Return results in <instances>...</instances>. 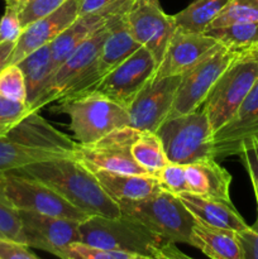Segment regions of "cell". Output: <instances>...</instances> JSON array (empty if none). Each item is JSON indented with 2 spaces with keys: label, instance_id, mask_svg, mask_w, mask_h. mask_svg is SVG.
Returning <instances> with one entry per match:
<instances>
[{
  "label": "cell",
  "instance_id": "6da1fadb",
  "mask_svg": "<svg viewBox=\"0 0 258 259\" xmlns=\"http://www.w3.org/2000/svg\"><path fill=\"white\" fill-rule=\"evenodd\" d=\"M12 172L43 182L89 217L121 215L119 205L104 191L93 172L73 156L37 162Z\"/></svg>",
  "mask_w": 258,
  "mask_h": 259
},
{
  "label": "cell",
  "instance_id": "7a4b0ae2",
  "mask_svg": "<svg viewBox=\"0 0 258 259\" xmlns=\"http://www.w3.org/2000/svg\"><path fill=\"white\" fill-rule=\"evenodd\" d=\"M56 111L70 118L76 143L89 144L123 126H131L128 109L96 93H81L61 99Z\"/></svg>",
  "mask_w": 258,
  "mask_h": 259
},
{
  "label": "cell",
  "instance_id": "3957f363",
  "mask_svg": "<svg viewBox=\"0 0 258 259\" xmlns=\"http://www.w3.org/2000/svg\"><path fill=\"white\" fill-rule=\"evenodd\" d=\"M121 214L158 235L164 243H185L192 247L195 218L177 195L163 191L141 201H120Z\"/></svg>",
  "mask_w": 258,
  "mask_h": 259
},
{
  "label": "cell",
  "instance_id": "277c9868",
  "mask_svg": "<svg viewBox=\"0 0 258 259\" xmlns=\"http://www.w3.org/2000/svg\"><path fill=\"white\" fill-rule=\"evenodd\" d=\"M80 243L103 249L156 257L163 240L141 223L121 214L118 218L93 215L78 225Z\"/></svg>",
  "mask_w": 258,
  "mask_h": 259
},
{
  "label": "cell",
  "instance_id": "5b68a950",
  "mask_svg": "<svg viewBox=\"0 0 258 259\" xmlns=\"http://www.w3.org/2000/svg\"><path fill=\"white\" fill-rule=\"evenodd\" d=\"M171 163L189 164L214 157V132L204 109L168 118L156 132Z\"/></svg>",
  "mask_w": 258,
  "mask_h": 259
},
{
  "label": "cell",
  "instance_id": "8992f818",
  "mask_svg": "<svg viewBox=\"0 0 258 259\" xmlns=\"http://www.w3.org/2000/svg\"><path fill=\"white\" fill-rule=\"evenodd\" d=\"M257 81L258 60L248 53L239 56L220 76L202 104L214 133L232 120Z\"/></svg>",
  "mask_w": 258,
  "mask_h": 259
},
{
  "label": "cell",
  "instance_id": "52a82bcc",
  "mask_svg": "<svg viewBox=\"0 0 258 259\" xmlns=\"http://www.w3.org/2000/svg\"><path fill=\"white\" fill-rule=\"evenodd\" d=\"M0 200L13 209L83 222L89 215L43 182L14 172L0 174Z\"/></svg>",
  "mask_w": 258,
  "mask_h": 259
},
{
  "label": "cell",
  "instance_id": "ba28073f",
  "mask_svg": "<svg viewBox=\"0 0 258 259\" xmlns=\"http://www.w3.org/2000/svg\"><path fill=\"white\" fill-rule=\"evenodd\" d=\"M114 19L106 23L95 34L91 35L83 43H81L76 48L75 52L55 71L46 88L43 89L42 93L38 95V98L30 106L32 113H38V110L45 108L48 104L60 101L61 99L76 93L80 89V86L82 85L86 77L90 75L96 61H98L100 51L109 32H110L111 23Z\"/></svg>",
  "mask_w": 258,
  "mask_h": 259
},
{
  "label": "cell",
  "instance_id": "9c48e42d",
  "mask_svg": "<svg viewBox=\"0 0 258 259\" xmlns=\"http://www.w3.org/2000/svg\"><path fill=\"white\" fill-rule=\"evenodd\" d=\"M242 55L218 45L195 67L181 76L168 118L185 115L200 109L220 76ZM167 118V119H168Z\"/></svg>",
  "mask_w": 258,
  "mask_h": 259
},
{
  "label": "cell",
  "instance_id": "30bf717a",
  "mask_svg": "<svg viewBox=\"0 0 258 259\" xmlns=\"http://www.w3.org/2000/svg\"><path fill=\"white\" fill-rule=\"evenodd\" d=\"M139 132L123 126L89 144H76L73 157L90 169L131 175H149L134 161L132 146Z\"/></svg>",
  "mask_w": 258,
  "mask_h": 259
},
{
  "label": "cell",
  "instance_id": "8fae6325",
  "mask_svg": "<svg viewBox=\"0 0 258 259\" xmlns=\"http://www.w3.org/2000/svg\"><path fill=\"white\" fill-rule=\"evenodd\" d=\"M125 22L134 39L151 52L157 67L176 30L172 15H167L158 0H132Z\"/></svg>",
  "mask_w": 258,
  "mask_h": 259
},
{
  "label": "cell",
  "instance_id": "7c38bea8",
  "mask_svg": "<svg viewBox=\"0 0 258 259\" xmlns=\"http://www.w3.org/2000/svg\"><path fill=\"white\" fill-rule=\"evenodd\" d=\"M156 71L157 63L153 56L141 47L89 91L106 96L128 108L139 91L154 77Z\"/></svg>",
  "mask_w": 258,
  "mask_h": 259
},
{
  "label": "cell",
  "instance_id": "4fadbf2b",
  "mask_svg": "<svg viewBox=\"0 0 258 259\" xmlns=\"http://www.w3.org/2000/svg\"><path fill=\"white\" fill-rule=\"evenodd\" d=\"M22 220L25 245L29 248L45 250L56 257L65 259L68 247L80 242L78 225L81 222L51 217L35 211H23Z\"/></svg>",
  "mask_w": 258,
  "mask_h": 259
},
{
  "label": "cell",
  "instance_id": "5bb4252c",
  "mask_svg": "<svg viewBox=\"0 0 258 259\" xmlns=\"http://www.w3.org/2000/svg\"><path fill=\"white\" fill-rule=\"evenodd\" d=\"M181 76L153 77L129 104L128 114L132 128L156 133L168 118Z\"/></svg>",
  "mask_w": 258,
  "mask_h": 259
},
{
  "label": "cell",
  "instance_id": "9a60e30c",
  "mask_svg": "<svg viewBox=\"0 0 258 259\" xmlns=\"http://www.w3.org/2000/svg\"><path fill=\"white\" fill-rule=\"evenodd\" d=\"M131 3L132 0H114L113 3L96 12L80 15L65 32L61 33L50 45L53 73L75 52V50L81 43L95 34L111 19L125 13L131 7Z\"/></svg>",
  "mask_w": 258,
  "mask_h": 259
},
{
  "label": "cell",
  "instance_id": "2e32d148",
  "mask_svg": "<svg viewBox=\"0 0 258 259\" xmlns=\"http://www.w3.org/2000/svg\"><path fill=\"white\" fill-rule=\"evenodd\" d=\"M80 0H67L57 10L35 20L23 29L9 60V65H17L29 53L43 46L51 45L78 18Z\"/></svg>",
  "mask_w": 258,
  "mask_h": 259
},
{
  "label": "cell",
  "instance_id": "e0dca14e",
  "mask_svg": "<svg viewBox=\"0 0 258 259\" xmlns=\"http://www.w3.org/2000/svg\"><path fill=\"white\" fill-rule=\"evenodd\" d=\"M258 139V81L229 123L214 133V157L238 156L245 143Z\"/></svg>",
  "mask_w": 258,
  "mask_h": 259
},
{
  "label": "cell",
  "instance_id": "ac0fdd59",
  "mask_svg": "<svg viewBox=\"0 0 258 259\" xmlns=\"http://www.w3.org/2000/svg\"><path fill=\"white\" fill-rule=\"evenodd\" d=\"M219 43L206 34L175 30L154 77L182 76L204 60Z\"/></svg>",
  "mask_w": 258,
  "mask_h": 259
},
{
  "label": "cell",
  "instance_id": "d6986e66",
  "mask_svg": "<svg viewBox=\"0 0 258 259\" xmlns=\"http://www.w3.org/2000/svg\"><path fill=\"white\" fill-rule=\"evenodd\" d=\"M125 13L116 17L111 23L110 32L104 42L98 61H96L90 76L86 78L82 90L80 93L91 90L109 72H111L114 68L118 67L121 62H124L126 58L131 57L137 50L142 47L129 32L125 17H124Z\"/></svg>",
  "mask_w": 258,
  "mask_h": 259
},
{
  "label": "cell",
  "instance_id": "ffe728a7",
  "mask_svg": "<svg viewBox=\"0 0 258 259\" xmlns=\"http://www.w3.org/2000/svg\"><path fill=\"white\" fill-rule=\"evenodd\" d=\"M90 169V168H89ZM104 191L115 202L141 201L162 191L154 175H131L119 172L90 169Z\"/></svg>",
  "mask_w": 258,
  "mask_h": 259
},
{
  "label": "cell",
  "instance_id": "44dd1931",
  "mask_svg": "<svg viewBox=\"0 0 258 259\" xmlns=\"http://www.w3.org/2000/svg\"><path fill=\"white\" fill-rule=\"evenodd\" d=\"M179 197L195 219L209 227L233 230L235 233L243 232L249 227L232 202L200 196L191 192H182Z\"/></svg>",
  "mask_w": 258,
  "mask_h": 259
},
{
  "label": "cell",
  "instance_id": "7402d4cb",
  "mask_svg": "<svg viewBox=\"0 0 258 259\" xmlns=\"http://www.w3.org/2000/svg\"><path fill=\"white\" fill-rule=\"evenodd\" d=\"M185 174L187 192L232 202L229 194L232 175L220 166L215 158L185 164Z\"/></svg>",
  "mask_w": 258,
  "mask_h": 259
},
{
  "label": "cell",
  "instance_id": "603a6c76",
  "mask_svg": "<svg viewBox=\"0 0 258 259\" xmlns=\"http://www.w3.org/2000/svg\"><path fill=\"white\" fill-rule=\"evenodd\" d=\"M192 247L209 259H244L238 233L209 227L196 219L192 228Z\"/></svg>",
  "mask_w": 258,
  "mask_h": 259
},
{
  "label": "cell",
  "instance_id": "cb8c5ba5",
  "mask_svg": "<svg viewBox=\"0 0 258 259\" xmlns=\"http://www.w3.org/2000/svg\"><path fill=\"white\" fill-rule=\"evenodd\" d=\"M72 156L71 152L34 146L8 136L0 138V174L17 171L37 162Z\"/></svg>",
  "mask_w": 258,
  "mask_h": 259
},
{
  "label": "cell",
  "instance_id": "d4e9b609",
  "mask_svg": "<svg viewBox=\"0 0 258 259\" xmlns=\"http://www.w3.org/2000/svg\"><path fill=\"white\" fill-rule=\"evenodd\" d=\"M17 65L24 75L27 86V104L30 108L53 75L50 45L33 51Z\"/></svg>",
  "mask_w": 258,
  "mask_h": 259
},
{
  "label": "cell",
  "instance_id": "484cf974",
  "mask_svg": "<svg viewBox=\"0 0 258 259\" xmlns=\"http://www.w3.org/2000/svg\"><path fill=\"white\" fill-rule=\"evenodd\" d=\"M229 0H194L184 10L172 15L176 29L204 34Z\"/></svg>",
  "mask_w": 258,
  "mask_h": 259
},
{
  "label": "cell",
  "instance_id": "4316f807",
  "mask_svg": "<svg viewBox=\"0 0 258 259\" xmlns=\"http://www.w3.org/2000/svg\"><path fill=\"white\" fill-rule=\"evenodd\" d=\"M204 34L214 38L219 45L238 55L250 52L258 46V22L237 23L207 29Z\"/></svg>",
  "mask_w": 258,
  "mask_h": 259
},
{
  "label": "cell",
  "instance_id": "83f0119b",
  "mask_svg": "<svg viewBox=\"0 0 258 259\" xmlns=\"http://www.w3.org/2000/svg\"><path fill=\"white\" fill-rule=\"evenodd\" d=\"M133 158L147 174L156 176L162 168L169 163L164 153L163 146L157 133L139 132L132 146Z\"/></svg>",
  "mask_w": 258,
  "mask_h": 259
},
{
  "label": "cell",
  "instance_id": "f1b7e54d",
  "mask_svg": "<svg viewBox=\"0 0 258 259\" xmlns=\"http://www.w3.org/2000/svg\"><path fill=\"white\" fill-rule=\"evenodd\" d=\"M254 22H258V0H229L210 24L209 29Z\"/></svg>",
  "mask_w": 258,
  "mask_h": 259
},
{
  "label": "cell",
  "instance_id": "f546056e",
  "mask_svg": "<svg viewBox=\"0 0 258 259\" xmlns=\"http://www.w3.org/2000/svg\"><path fill=\"white\" fill-rule=\"evenodd\" d=\"M0 95L10 100L27 104L24 75L18 65L7 66L0 72Z\"/></svg>",
  "mask_w": 258,
  "mask_h": 259
},
{
  "label": "cell",
  "instance_id": "4dcf8cb0",
  "mask_svg": "<svg viewBox=\"0 0 258 259\" xmlns=\"http://www.w3.org/2000/svg\"><path fill=\"white\" fill-rule=\"evenodd\" d=\"M28 104L10 100L0 95V138L7 137L29 114Z\"/></svg>",
  "mask_w": 258,
  "mask_h": 259
},
{
  "label": "cell",
  "instance_id": "1f68e13d",
  "mask_svg": "<svg viewBox=\"0 0 258 259\" xmlns=\"http://www.w3.org/2000/svg\"><path fill=\"white\" fill-rule=\"evenodd\" d=\"M143 255L134 253L120 252V250L103 249L86 245L83 243H73L68 247L65 259H146Z\"/></svg>",
  "mask_w": 258,
  "mask_h": 259
},
{
  "label": "cell",
  "instance_id": "d6a6232c",
  "mask_svg": "<svg viewBox=\"0 0 258 259\" xmlns=\"http://www.w3.org/2000/svg\"><path fill=\"white\" fill-rule=\"evenodd\" d=\"M0 238L25 244L19 212L2 200H0Z\"/></svg>",
  "mask_w": 258,
  "mask_h": 259
},
{
  "label": "cell",
  "instance_id": "836d02e7",
  "mask_svg": "<svg viewBox=\"0 0 258 259\" xmlns=\"http://www.w3.org/2000/svg\"><path fill=\"white\" fill-rule=\"evenodd\" d=\"M156 176L159 182V186L163 191L177 195V196L182 192H187L186 174H185L184 164L171 163L169 162Z\"/></svg>",
  "mask_w": 258,
  "mask_h": 259
},
{
  "label": "cell",
  "instance_id": "e575fe53",
  "mask_svg": "<svg viewBox=\"0 0 258 259\" xmlns=\"http://www.w3.org/2000/svg\"><path fill=\"white\" fill-rule=\"evenodd\" d=\"M66 2L67 0H29L18 12L22 27H28L35 20L51 14Z\"/></svg>",
  "mask_w": 258,
  "mask_h": 259
},
{
  "label": "cell",
  "instance_id": "d590c367",
  "mask_svg": "<svg viewBox=\"0 0 258 259\" xmlns=\"http://www.w3.org/2000/svg\"><path fill=\"white\" fill-rule=\"evenodd\" d=\"M24 28L20 23L18 10L7 7L3 17L0 18V40L2 42H15L19 39Z\"/></svg>",
  "mask_w": 258,
  "mask_h": 259
},
{
  "label": "cell",
  "instance_id": "8d00e7d4",
  "mask_svg": "<svg viewBox=\"0 0 258 259\" xmlns=\"http://www.w3.org/2000/svg\"><path fill=\"white\" fill-rule=\"evenodd\" d=\"M238 156L242 158L243 163L247 168L252 186L258 190V142L250 141L245 143Z\"/></svg>",
  "mask_w": 258,
  "mask_h": 259
},
{
  "label": "cell",
  "instance_id": "74e56055",
  "mask_svg": "<svg viewBox=\"0 0 258 259\" xmlns=\"http://www.w3.org/2000/svg\"><path fill=\"white\" fill-rule=\"evenodd\" d=\"M25 244L0 238V259H40Z\"/></svg>",
  "mask_w": 258,
  "mask_h": 259
},
{
  "label": "cell",
  "instance_id": "f35d334b",
  "mask_svg": "<svg viewBox=\"0 0 258 259\" xmlns=\"http://www.w3.org/2000/svg\"><path fill=\"white\" fill-rule=\"evenodd\" d=\"M244 259H258V224L238 233Z\"/></svg>",
  "mask_w": 258,
  "mask_h": 259
},
{
  "label": "cell",
  "instance_id": "ab89813d",
  "mask_svg": "<svg viewBox=\"0 0 258 259\" xmlns=\"http://www.w3.org/2000/svg\"><path fill=\"white\" fill-rule=\"evenodd\" d=\"M157 255L164 259H195L189 257L187 254H185L184 252H181V250L175 245V243H163V244L159 247Z\"/></svg>",
  "mask_w": 258,
  "mask_h": 259
},
{
  "label": "cell",
  "instance_id": "60d3db41",
  "mask_svg": "<svg viewBox=\"0 0 258 259\" xmlns=\"http://www.w3.org/2000/svg\"><path fill=\"white\" fill-rule=\"evenodd\" d=\"M114 0H80L78 5V17L80 15L89 14V13L96 12L101 8L106 7L108 4L113 3Z\"/></svg>",
  "mask_w": 258,
  "mask_h": 259
},
{
  "label": "cell",
  "instance_id": "b9f144b4",
  "mask_svg": "<svg viewBox=\"0 0 258 259\" xmlns=\"http://www.w3.org/2000/svg\"><path fill=\"white\" fill-rule=\"evenodd\" d=\"M15 48V42H2L0 40V72L9 65V60Z\"/></svg>",
  "mask_w": 258,
  "mask_h": 259
},
{
  "label": "cell",
  "instance_id": "7bdbcfd3",
  "mask_svg": "<svg viewBox=\"0 0 258 259\" xmlns=\"http://www.w3.org/2000/svg\"><path fill=\"white\" fill-rule=\"evenodd\" d=\"M5 2H7V7L14 8L15 10L19 12L20 8H22L25 3L29 2V0H5Z\"/></svg>",
  "mask_w": 258,
  "mask_h": 259
},
{
  "label": "cell",
  "instance_id": "ee69618b",
  "mask_svg": "<svg viewBox=\"0 0 258 259\" xmlns=\"http://www.w3.org/2000/svg\"><path fill=\"white\" fill-rule=\"evenodd\" d=\"M245 55V53H244ZM248 55H250L252 56V57H254L255 60H258V46L255 48H253L252 51H250V52H248Z\"/></svg>",
  "mask_w": 258,
  "mask_h": 259
},
{
  "label": "cell",
  "instance_id": "f6af8a7d",
  "mask_svg": "<svg viewBox=\"0 0 258 259\" xmlns=\"http://www.w3.org/2000/svg\"><path fill=\"white\" fill-rule=\"evenodd\" d=\"M253 191H254V196H255V201H257V210H258V190L255 187H253ZM257 224H258V220H257Z\"/></svg>",
  "mask_w": 258,
  "mask_h": 259
},
{
  "label": "cell",
  "instance_id": "bcb514c9",
  "mask_svg": "<svg viewBox=\"0 0 258 259\" xmlns=\"http://www.w3.org/2000/svg\"><path fill=\"white\" fill-rule=\"evenodd\" d=\"M146 259H164V258H162V257H158V255H157V257H147Z\"/></svg>",
  "mask_w": 258,
  "mask_h": 259
},
{
  "label": "cell",
  "instance_id": "7dc6e473",
  "mask_svg": "<svg viewBox=\"0 0 258 259\" xmlns=\"http://www.w3.org/2000/svg\"><path fill=\"white\" fill-rule=\"evenodd\" d=\"M254 141H257V142H258V139H254Z\"/></svg>",
  "mask_w": 258,
  "mask_h": 259
}]
</instances>
